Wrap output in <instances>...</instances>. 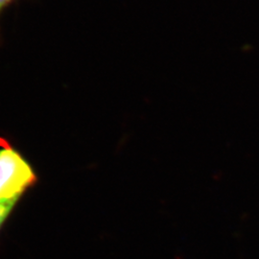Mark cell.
I'll return each instance as SVG.
<instances>
[{
  "label": "cell",
  "mask_w": 259,
  "mask_h": 259,
  "mask_svg": "<svg viewBox=\"0 0 259 259\" xmlns=\"http://www.w3.org/2000/svg\"><path fill=\"white\" fill-rule=\"evenodd\" d=\"M37 181L27 159L5 139H0V202L18 203Z\"/></svg>",
  "instance_id": "6da1fadb"
},
{
  "label": "cell",
  "mask_w": 259,
  "mask_h": 259,
  "mask_svg": "<svg viewBox=\"0 0 259 259\" xmlns=\"http://www.w3.org/2000/svg\"><path fill=\"white\" fill-rule=\"evenodd\" d=\"M16 204V202H0V231Z\"/></svg>",
  "instance_id": "7a4b0ae2"
},
{
  "label": "cell",
  "mask_w": 259,
  "mask_h": 259,
  "mask_svg": "<svg viewBox=\"0 0 259 259\" xmlns=\"http://www.w3.org/2000/svg\"><path fill=\"white\" fill-rule=\"evenodd\" d=\"M14 0H0V15L6 9Z\"/></svg>",
  "instance_id": "3957f363"
}]
</instances>
